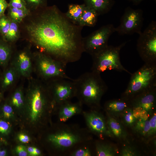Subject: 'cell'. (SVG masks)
<instances>
[{
	"mask_svg": "<svg viewBox=\"0 0 156 156\" xmlns=\"http://www.w3.org/2000/svg\"><path fill=\"white\" fill-rule=\"evenodd\" d=\"M47 85L55 106L70 101L76 96V89L73 79L59 77L48 80Z\"/></svg>",
	"mask_w": 156,
	"mask_h": 156,
	"instance_id": "obj_9",
	"label": "cell"
},
{
	"mask_svg": "<svg viewBox=\"0 0 156 156\" xmlns=\"http://www.w3.org/2000/svg\"><path fill=\"white\" fill-rule=\"evenodd\" d=\"M15 67L20 75L25 77L29 76L31 71L32 64L31 59L26 53L23 52L19 54Z\"/></svg>",
	"mask_w": 156,
	"mask_h": 156,
	"instance_id": "obj_16",
	"label": "cell"
},
{
	"mask_svg": "<svg viewBox=\"0 0 156 156\" xmlns=\"http://www.w3.org/2000/svg\"><path fill=\"white\" fill-rule=\"evenodd\" d=\"M18 35V27L16 21L12 20L11 21L8 31L5 36L6 39L9 41H13L16 40Z\"/></svg>",
	"mask_w": 156,
	"mask_h": 156,
	"instance_id": "obj_27",
	"label": "cell"
},
{
	"mask_svg": "<svg viewBox=\"0 0 156 156\" xmlns=\"http://www.w3.org/2000/svg\"><path fill=\"white\" fill-rule=\"evenodd\" d=\"M106 121L108 128L113 137L124 140L127 139V132L115 118L107 114Z\"/></svg>",
	"mask_w": 156,
	"mask_h": 156,
	"instance_id": "obj_18",
	"label": "cell"
},
{
	"mask_svg": "<svg viewBox=\"0 0 156 156\" xmlns=\"http://www.w3.org/2000/svg\"><path fill=\"white\" fill-rule=\"evenodd\" d=\"M132 2L134 4L137 5L139 4L141 1L144 0H129Z\"/></svg>",
	"mask_w": 156,
	"mask_h": 156,
	"instance_id": "obj_42",
	"label": "cell"
},
{
	"mask_svg": "<svg viewBox=\"0 0 156 156\" xmlns=\"http://www.w3.org/2000/svg\"><path fill=\"white\" fill-rule=\"evenodd\" d=\"M156 88L145 91L130 100V105L138 118L146 120L156 107Z\"/></svg>",
	"mask_w": 156,
	"mask_h": 156,
	"instance_id": "obj_12",
	"label": "cell"
},
{
	"mask_svg": "<svg viewBox=\"0 0 156 156\" xmlns=\"http://www.w3.org/2000/svg\"><path fill=\"white\" fill-rule=\"evenodd\" d=\"M10 129L9 123L3 119H0V134L3 135H8Z\"/></svg>",
	"mask_w": 156,
	"mask_h": 156,
	"instance_id": "obj_35",
	"label": "cell"
},
{
	"mask_svg": "<svg viewBox=\"0 0 156 156\" xmlns=\"http://www.w3.org/2000/svg\"><path fill=\"white\" fill-rule=\"evenodd\" d=\"M127 42L116 46H109L101 51L92 56L93 62L91 71L101 74L107 70L125 71L131 75L122 65L120 61L121 49Z\"/></svg>",
	"mask_w": 156,
	"mask_h": 156,
	"instance_id": "obj_6",
	"label": "cell"
},
{
	"mask_svg": "<svg viewBox=\"0 0 156 156\" xmlns=\"http://www.w3.org/2000/svg\"><path fill=\"white\" fill-rule=\"evenodd\" d=\"M26 3L25 0H10L8 3L9 7L17 9H26Z\"/></svg>",
	"mask_w": 156,
	"mask_h": 156,
	"instance_id": "obj_34",
	"label": "cell"
},
{
	"mask_svg": "<svg viewBox=\"0 0 156 156\" xmlns=\"http://www.w3.org/2000/svg\"><path fill=\"white\" fill-rule=\"evenodd\" d=\"M57 127L46 139L60 155H69L79 145L92 140V133L88 129L78 125L59 122Z\"/></svg>",
	"mask_w": 156,
	"mask_h": 156,
	"instance_id": "obj_2",
	"label": "cell"
},
{
	"mask_svg": "<svg viewBox=\"0 0 156 156\" xmlns=\"http://www.w3.org/2000/svg\"><path fill=\"white\" fill-rule=\"evenodd\" d=\"M89 142L82 143L72 151L69 155L70 156H91L92 155L91 150L88 143Z\"/></svg>",
	"mask_w": 156,
	"mask_h": 156,
	"instance_id": "obj_25",
	"label": "cell"
},
{
	"mask_svg": "<svg viewBox=\"0 0 156 156\" xmlns=\"http://www.w3.org/2000/svg\"><path fill=\"white\" fill-rule=\"evenodd\" d=\"M98 16L94 10L85 6L77 24L83 27H94L97 22Z\"/></svg>",
	"mask_w": 156,
	"mask_h": 156,
	"instance_id": "obj_19",
	"label": "cell"
},
{
	"mask_svg": "<svg viewBox=\"0 0 156 156\" xmlns=\"http://www.w3.org/2000/svg\"><path fill=\"white\" fill-rule=\"evenodd\" d=\"M122 98L130 101L145 91L156 88V64H145L132 74Z\"/></svg>",
	"mask_w": 156,
	"mask_h": 156,
	"instance_id": "obj_4",
	"label": "cell"
},
{
	"mask_svg": "<svg viewBox=\"0 0 156 156\" xmlns=\"http://www.w3.org/2000/svg\"><path fill=\"white\" fill-rule=\"evenodd\" d=\"M28 153L32 156H38L41 154V151L38 148L32 146H29L27 149Z\"/></svg>",
	"mask_w": 156,
	"mask_h": 156,
	"instance_id": "obj_37",
	"label": "cell"
},
{
	"mask_svg": "<svg viewBox=\"0 0 156 156\" xmlns=\"http://www.w3.org/2000/svg\"><path fill=\"white\" fill-rule=\"evenodd\" d=\"M18 73L15 66L7 69L5 73L2 81V86L4 88L11 86L14 82Z\"/></svg>",
	"mask_w": 156,
	"mask_h": 156,
	"instance_id": "obj_22",
	"label": "cell"
},
{
	"mask_svg": "<svg viewBox=\"0 0 156 156\" xmlns=\"http://www.w3.org/2000/svg\"><path fill=\"white\" fill-rule=\"evenodd\" d=\"M122 156H135L138 155L136 150L132 146H124L120 152Z\"/></svg>",
	"mask_w": 156,
	"mask_h": 156,
	"instance_id": "obj_32",
	"label": "cell"
},
{
	"mask_svg": "<svg viewBox=\"0 0 156 156\" xmlns=\"http://www.w3.org/2000/svg\"><path fill=\"white\" fill-rule=\"evenodd\" d=\"M150 131L148 137L152 136L156 133V115L154 113L149 120Z\"/></svg>",
	"mask_w": 156,
	"mask_h": 156,
	"instance_id": "obj_33",
	"label": "cell"
},
{
	"mask_svg": "<svg viewBox=\"0 0 156 156\" xmlns=\"http://www.w3.org/2000/svg\"><path fill=\"white\" fill-rule=\"evenodd\" d=\"M37 66L40 75L46 81L59 77L72 79L67 75L66 65L44 53L39 55Z\"/></svg>",
	"mask_w": 156,
	"mask_h": 156,
	"instance_id": "obj_10",
	"label": "cell"
},
{
	"mask_svg": "<svg viewBox=\"0 0 156 156\" xmlns=\"http://www.w3.org/2000/svg\"><path fill=\"white\" fill-rule=\"evenodd\" d=\"M18 138L20 141L22 143H28L30 141V138L27 135L21 133L19 135Z\"/></svg>",
	"mask_w": 156,
	"mask_h": 156,
	"instance_id": "obj_39",
	"label": "cell"
},
{
	"mask_svg": "<svg viewBox=\"0 0 156 156\" xmlns=\"http://www.w3.org/2000/svg\"><path fill=\"white\" fill-rule=\"evenodd\" d=\"M144 18L143 12L140 9L126 8L121 17L119 25L115 27V32L120 35H130L141 32Z\"/></svg>",
	"mask_w": 156,
	"mask_h": 156,
	"instance_id": "obj_11",
	"label": "cell"
},
{
	"mask_svg": "<svg viewBox=\"0 0 156 156\" xmlns=\"http://www.w3.org/2000/svg\"><path fill=\"white\" fill-rule=\"evenodd\" d=\"M10 15L14 21L20 22L27 15L28 10L26 9H20L10 7Z\"/></svg>",
	"mask_w": 156,
	"mask_h": 156,
	"instance_id": "obj_26",
	"label": "cell"
},
{
	"mask_svg": "<svg viewBox=\"0 0 156 156\" xmlns=\"http://www.w3.org/2000/svg\"><path fill=\"white\" fill-rule=\"evenodd\" d=\"M134 126L135 131L142 135L148 137L150 128L149 119L139 118Z\"/></svg>",
	"mask_w": 156,
	"mask_h": 156,
	"instance_id": "obj_23",
	"label": "cell"
},
{
	"mask_svg": "<svg viewBox=\"0 0 156 156\" xmlns=\"http://www.w3.org/2000/svg\"><path fill=\"white\" fill-rule=\"evenodd\" d=\"M8 6V3L6 0H0V17L2 16Z\"/></svg>",
	"mask_w": 156,
	"mask_h": 156,
	"instance_id": "obj_38",
	"label": "cell"
},
{
	"mask_svg": "<svg viewBox=\"0 0 156 156\" xmlns=\"http://www.w3.org/2000/svg\"><path fill=\"white\" fill-rule=\"evenodd\" d=\"M28 96L29 116L31 121L35 122L49 114L55 105L47 85L39 83L30 89Z\"/></svg>",
	"mask_w": 156,
	"mask_h": 156,
	"instance_id": "obj_5",
	"label": "cell"
},
{
	"mask_svg": "<svg viewBox=\"0 0 156 156\" xmlns=\"http://www.w3.org/2000/svg\"><path fill=\"white\" fill-rule=\"evenodd\" d=\"M86 6L94 10L98 15L108 12L113 6V0H83Z\"/></svg>",
	"mask_w": 156,
	"mask_h": 156,
	"instance_id": "obj_17",
	"label": "cell"
},
{
	"mask_svg": "<svg viewBox=\"0 0 156 156\" xmlns=\"http://www.w3.org/2000/svg\"><path fill=\"white\" fill-rule=\"evenodd\" d=\"M7 154V151L5 149H0V156H5Z\"/></svg>",
	"mask_w": 156,
	"mask_h": 156,
	"instance_id": "obj_41",
	"label": "cell"
},
{
	"mask_svg": "<svg viewBox=\"0 0 156 156\" xmlns=\"http://www.w3.org/2000/svg\"><path fill=\"white\" fill-rule=\"evenodd\" d=\"M97 109L83 111L82 114L85 119L87 128L91 133L101 139L105 136L113 137L108 127L106 120Z\"/></svg>",
	"mask_w": 156,
	"mask_h": 156,
	"instance_id": "obj_13",
	"label": "cell"
},
{
	"mask_svg": "<svg viewBox=\"0 0 156 156\" xmlns=\"http://www.w3.org/2000/svg\"><path fill=\"white\" fill-rule=\"evenodd\" d=\"M137 49L145 63L156 64V22L152 21L139 34Z\"/></svg>",
	"mask_w": 156,
	"mask_h": 156,
	"instance_id": "obj_7",
	"label": "cell"
},
{
	"mask_svg": "<svg viewBox=\"0 0 156 156\" xmlns=\"http://www.w3.org/2000/svg\"><path fill=\"white\" fill-rule=\"evenodd\" d=\"M73 81L78 101L91 109L99 108L101 98L107 89L100 74L92 71L86 72Z\"/></svg>",
	"mask_w": 156,
	"mask_h": 156,
	"instance_id": "obj_3",
	"label": "cell"
},
{
	"mask_svg": "<svg viewBox=\"0 0 156 156\" xmlns=\"http://www.w3.org/2000/svg\"><path fill=\"white\" fill-rule=\"evenodd\" d=\"M10 23L11 21L5 16H2L0 18V30L5 36L8 31Z\"/></svg>",
	"mask_w": 156,
	"mask_h": 156,
	"instance_id": "obj_30",
	"label": "cell"
},
{
	"mask_svg": "<svg viewBox=\"0 0 156 156\" xmlns=\"http://www.w3.org/2000/svg\"><path fill=\"white\" fill-rule=\"evenodd\" d=\"M95 145L96 154L97 156H114L116 155V149L110 145L96 142Z\"/></svg>",
	"mask_w": 156,
	"mask_h": 156,
	"instance_id": "obj_21",
	"label": "cell"
},
{
	"mask_svg": "<svg viewBox=\"0 0 156 156\" xmlns=\"http://www.w3.org/2000/svg\"><path fill=\"white\" fill-rule=\"evenodd\" d=\"M114 32L115 27L112 24L103 25L87 36L83 38L84 52L92 56L104 49L108 46L110 36Z\"/></svg>",
	"mask_w": 156,
	"mask_h": 156,
	"instance_id": "obj_8",
	"label": "cell"
},
{
	"mask_svg": "<svg viewBox=\"0 0 156 156\" xmlns=\"http://www.w3.org/2000/svg\"><path fill=\"white\" fill-rule=\"evenodd\" d=\"M82 104L79 101H67L55 106L59 122H65L72 116L82 113Z\"/></svg>",
	"mask_w": 156,
	"mask_h": 156,
	"instance_id": "obj_14",
	"label": "cell"
},
{
	"mask_svg": "<svg viewBox=\"0 0 156 156\" xmlns=\"http://www.w3.org/2000/svg\"><path fill=\"white\" fill-rule=\"evenodd\" d=\"M121 116L123 122L125 125L128 126H134L138 120L131 106L124 111Z\"/></svg>",
	"mask_w": 156,
	"mask_h": 156,
	"instance_id": "obj_24",
	"label": "cell"
},
{
	"mask_svg": "<svg viewBox=\"0 0 156 156\" xmlns=\"http://www.w3.org/2000/svg\"><path fill=\"white\" fill-rule=\"evenodd\" d=\"M10 55V51L8 48L0 44V64H5L8 62Z\"/></svg>",
	"mask_w": 156,
	"mask_h": 156,
	"instance_id": "obj_29",
	"label": "cell"
},
{
	"mask_svg": "<svg viewBox=\"0 0 156 156\" xmlns=\"http://www.w3.org/2000/svg\"><path fill=\"white\" fill-rule=\"evenodd\" d=\"M85 6L84 3L81 5L69 4L68 11L65 14L68 18L77 24Z\"/></svg>",
	"mask_w": 156,
	"mask_h": 156,
	"instance_id": "obj_20",
	"label": "cell"
},
{
	"mask_svg": "<svg viewBox=\"0 0 156 156\" xmlns=\"http://www.w3.org/2000/svg\"><path fill=\"white\" fill-rule=\"evenodd\" d=\"M11 101L12 105L16 107H20L23 105L24 98L21 89H18L15 92L12 97Z\"/></svg>",
	"mask_w": 156,
	"mask_h": 156,
	"instance_id": "obj_28",
	"label": "cell"
},
{
	"mask_svg": "<svg viewBox=\"0 0 156 156\" xmlns=\"http://www.w3.org/2000/svg\"><path fill=\"white\" fill-rule=\"evenodd\" d=\"M29 3L34 5L39 6L44 4L45 0H25Z\"/></svg>",
	"mask_w": 156,
	"mask_h": 156,
	"instance_id": "obj_40",
	"label": "cell"
},
{
	"mask_svg": "<svg viewBox=\"0 0 156 156\" xmlns=\"http://www.w3.org/2000/svg\"><path fill=\"white\" fill-rule=\"evenodd\" d=\"M13 115L12 107L7 103L5 104L1 109V116L4 119H9L12 118Z\"/></svg>",
	"mask_w": 156,
	"mask_h": 156,
	"instance_id": "obj_31",
	"label": "cell"
},
{
	"mask_svg": "<svg viewBox=\"0 0 156 156\" xmlns=\"http://www.w3.org/2000/svg\"><path fill=\"white\" fill-rule=\"evenodd\" d=\"M130 106V101L122 98L106 102L104 107L107 114L116 118L121 116L124 111Z\"/></svg>",
	"mask_w": 156,
	"mask_h": 156,
	"instance_id": "obj_15",
	"label": "cell"
},
{
	"mask_svg": "<svg viewBox=\"0 0 156 156\" xmlns=\"http://www.w3.org/2000/svg\"><path fill=\"white\" fill-rule=\"evenodd\" d=\"M15 151L19 156H27L28 155L27 149L23 145H20L17 146L16 148Z\"/></svg>",
	"mask_w": 156,
	"mask_h": 156,
	"instance_id": "obj_36",
	"label": "cell"
},
{
	"mask_svg": "<svg viewBox=\"0 0 156 156\" xmlns=\"http://www.w3.org/2000/svg\"><path fill=\"white\" fill-rule=\"evenodd\" d=\"M83 28L53 6L45 9L27 29L44 53L66 65L79 60L84 52Z\"/></svg>",
	"mask_w": 156,
	"mask_h": 156,
	"instance_id": "obj_1",
	"label": "cell"
}]
</instances>
